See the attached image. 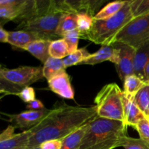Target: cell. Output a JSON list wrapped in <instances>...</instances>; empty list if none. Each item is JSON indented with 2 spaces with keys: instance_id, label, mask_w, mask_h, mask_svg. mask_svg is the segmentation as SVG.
Segmentation results:
<instances>
[{
  "instance_id": "9a60e30c",
  "label": "cell",
  "mask_w": 149,
  "mask_h": 149,
  "mask_svg": "<svg viewBox=\"0 0 149 149\" xmlns=\"http://www.w3.org/2000/svg\"><path fill=\"white\" fill-rule=\"evenodd\" d=\"M116 54V49L113 45H103L97 52L91 54L88 58L81 62L80 65H96L104 61L111 62Z\"/></svg>"
},
{
  "instance_id": "f1b7e54d",
  "label": "cell",
  "mask_w": 149,
  "mask_h": 149,
  "mask_svg": "<svg viewBox=\"0 0 149 149\" xmlns=\"http://www.w3.org/2000/svg\"><path fill=\"white\" fill-rule=\"evenodd\" d=\"M63 39L65 40L68 47V55L74 53L77 50H78L79 39H80V33L78 30H74L70 31L64 35Z\"/></svg>"
},
{
  "instance_id": "ab89813d",
  "label": "cell",
  "mask_w": 149,
  "mask_h": 149,
  "mask_svg": "<svg viewBox=\"0 0 149 149\" xmlns=\"http://www.w3.org/2000/svg\"><path fill=\"white\" fill-rule=\"evenodd\" d=\"M148 119H149V118H148Z\"/></svg>"
},
{
  "instance_id": "ac0fdd59",
  "label": "cell",
  "mask_w": 149,
  "mask_h": 149,
  "mask_svg": "<svg viewBox=\"0 0 149 149\" xmlns=\"http://www.w3.org/2000/svg\"><path fill=\"white\" fill-rule=\"evenodd\" d=\"M149 63V42L138 49L134 59V73L145 81V68Z\"/></svg>"
},
{
  "instance_id": "4dcf8cb0",
  "label": "cell",
  "mask_w": 149,
  "mask_h": 149,
  "mask_svg": "<svg viewBox=\"0 0 149 149\" xmlns=\"http://www.w3.org/2000/svg\"><path fill=\"white\" fill-rule=\"evenodd\" d=\"M138 131L141 139L145 141L149 145V119L145 118L141 122H138V125L134 128Z\"/></svg>"
},
{
  "instance_id": "d6a6232c",
  "label": "cell",
  "mask_w": 149,
  "mask_h": 149,
  "mask_svg": "<svg viewBox=\"0 0 149 149\" xmlns=\"http://www.w3.org/2000/svg\"><path fill=\"white\" fill-rule=\"evenodd\" d=\"M62 140H51L44 142L40 145L41 149H61Z\"/></svg>"
},
{
  "instance_id": "484cf974",
  "label": "cell",
  "mask_w": 149,
  "mask_h": 149,
  "mask_svg": "<svg viewBox=\"0 0 149 149\" xmlns=\"http://www.w3.org/2000/svg\"><path fill=\"white\" fill-rule=\"evenodd\" d=\"M90 55H91V53L88 52L86 47L79 49L74 53L70 54L64 59H63L64 67L66 68L68 67L72 66V65H80L81 62L85 61Z\"/></svg>"
},
{
  "instance_id": "74e56055",
  "label": "cell",
  "mask_w": 149,
  "mask_h": 149,
  "mask_svg": "<svg viewBox=\"0 0 149 149\" xmlns=\"http://www.w3.org/2000/svg\"><path fill=\"white\" fill-rule=\"evenodd\" d=\"M30 149H41V148H40V146H39V147H36V148H30Z\"/></svg>"
},
{
  "instance_id": "d6986e66",
  "label": "cell",
  "mask_w": 149,
  "mask_h": 149,
  "mask_svg": "<svg viewBox=\"0 0 149 149\" xmlns=\"http://www.w3.org/2000/svg\"><path fill=\"white\" fill-rule=\"evenodd\" d=\"M87 124L83 125L62 139V146L61 149H80L81 141L87 130Z\"/></svg>"
},
{
  "instance_id": "ba28073f",
  "label": "cell",
  "mask_w": 149,
  "mask_h": 149,
  "mask_svg": "<svg viewBox=\"0 0 149 149\" xmlns=\"http://www.w3.org/2000/svg\"><path fill=\"white\" fill-rule=\"evenodd\" d=\"M113 46L118 50V63L116 65L117 74L121 80L124 81L127 76L134 74V59L135 50L134 48L126 44L116 42Z\"/></svg>"
},
{
  "instance_id": "d4e9b609",
  "label": "cell",
  "mask_w": 149,
  "mask_h": 149,
  "mask_svg": "<svg viewBox=\"0 0 149 149\" xmlns=\"http://www.w3.org/2000/svg\"><path fill=\"white\" fill-rule=\"evenodd\" d=\"M49 56L56 59L63 60L68 55V47L63 38L51 42L49 48Z\"/></svg>"
},
{
  "instance_id": "6da1fadb",
  "label": "cell",
  "mask_w": 149,
  "mask_h": 149,
  "mask_svg": "<svg viewBox=\"0 0 149 149\" xmlns=\"http://www.w3.org/2000/svg\"><path fill=\"white\" fill-rule=\"evenodd\" d=\"M97 116L95 106H72L58 102L38 125L29 130L31 135L28 149L51 140L63 139Z\"/></svg>"
},
{
  "instance_id": "4316f807",
  "label": "cell",
  "mask_w": 149,
  "mask_h": 149,
  "mask_svg": "<svg viewBox=\"0 0 149 149\" xmlns=\"http://www.w3.org/2000/svg\"><path fill=\"white\" fill-rule=\"evenodd\" d=\"M133 17L149 15V0H129Z\"/></svg>"
},
{
  "instance_id": "cb8c5ba5",
  "label": "cell",
  "mask_w": 149,
  "mask_h": 149,
  "mask_svg": "<svg viewBox=\"0 0 149 149\" xmlns=\"http://www.w3.org/2000/svg\"><path fill=\"white\" fill-rule=\"evenodd\" d=\"M134 103L143 113L146 117L149 116V84H146L138 91L133 98Z\"/></svg>"
},
{
  "instance_id": "277c9868",
  "label": "cell",
  "mask_w": 149,
  "mask_h": 149,
  "mask_svg": "<svg viewBox=\"0 0 149 149\" xmlns=\"http://www.w3.org/2000/svg\"><path fill=\"white\" fill-rule=\"evenodd\" d=\"M129 0L123 8L114 16L106 20H95L90 31L80 35V39H87L96 45H111L116 35L133 19Z\"/></svg>"
},
{
  "instance_id": "4fadbf2b",
  "label": "cell",
  "mask_w": 149,
  "mask_h": 149,
  "mask_svg": "<svg viewBox=\"0 0 149 149\" xmlns=\"http://www.w3.org/2000/svg\"><path fill=\"white\" fill-rule=\"evenodd\" d=\"M123 106H124V116H125V124L127 127H132L135 128L146 116L139 108L134 103L133 100L125 95L123 92Z\"/></svg>"
},
{
  "instance_id": "7402d4cb",
  "label": "cell",
  "mask_w": 149,
  "mask_h": 149,
  "mask_svg": "<svg viewBox=\"0 0 149 149\" xmlns=\"http://www.w3.org/2000/svg\"><path fill=\"white\" fill-rule=\"evenodd\" d=\"M65 71L63 60L49 57L43 66V76L47 81L58 75L60 73Z\"/></svg>"
},
{
  "instance_id": "7a4b0ae2",
  "label": "cell",
  "mask_w": 149,
  "mask_h": 149,
  "mask_svg": "<svg viewBox=\"0 0 149 149\" xmlns=\"http://www.w3.org/2000/svg\"><path fill=\"white\" fill-rule=\"evenodd\" d=\"M127 127L123 122L97 116L87 124L80 149H114L122 147Z\"/></svg>"
},
{
  "instance_id": "5b68a950",
  "label": "cell",
  "mask_w": 149,
  "mask_h": 149,
  "mask_svg": "<svg viewBox=\"0 0 149 149\" xmlns=\"http://www.w3.org/2000/svg\"><path fill=\"white\" fill-rule=\"evenodd\" d=\"M43 77L42 66L24 65L15 68L1 67L0 69L1 93L16 95L22 90L30 87Z\"/></svg>"
},
{
  "instance_id": "836d02e7",
  "label": "cell",
  "mask_w": 149,
  "mask_h": 149,
  "mask_svg": "<svg viewBox=\"0 0 149 149\" xmlns=\"http://www.w3.org/2000/svg\"><path fill=\"white\" fill-rule=\"evenodd\" d=\"M26 109L32 111H39L45 109V107L42 101H40L39 100H37V99H35L33 101L27 103V105H26Z\"/></svg>"
},
{
  "instance_id": "8fae6325",
  "label": "cell",
  "mask_w": 149,
  "mask_h": 149,
  "mask_svg": "<svg viewBox=\"0 0 149 149\" xmlns=\"http://www.w3.org/2000/svg\"><path fill=\"white\" fill-rule=\"evenodd\" d=\"M47 82L51 91L62 98L68 100L74 98V90L71 85L69 76L65 71L52 77Z\"/></svg>"
},
{
  "instance_id": "3957f363",
  "label": "cell",
  "mask_w": 149,
  "mask_h": 149,
  "mask_svg": "<svg viewBox=\"0 0 149 149\" xmlns=\"http://www.w3.org/2000/svg\"><path fill=\"white\" fill-rule=\"evenodd\" d=\"M63 14L56 1H40L39 13L18 24L17 29L31 32L39 39L55 40L58 39L56 31Z\"/></svg>"
},
{
  "instance_id": "ffe728a7",
  "label": "cell",
  "mask_w": 149,
  "mask_h": 149,
  "mask_svg": "<svg viewBox=\"0 0 149 149\" xmlns=\"http://www.w3.org/2000/svg\"><path fill=\"white\" fill-rule=\"evenodd\" d=\"M124 93L130 99L133 100L135 95L146 83L140 77L134 74L127 76L124 79Z\"/></svg>"
},
{
  "instance_id": "e0dca14e",
  "label": "cell",
  "mask_w": 149,
  "mask_h": 149,
  "mask_svg": "<svg viewBox=\"0 0 149 149\" xmlns=\"http://www.w3.org/2000/svg\"><path fill=\"white\" fill-rule=\"evenodd\" d=\"M38 39L34 34L26 31L17 30L9 31L7 43L17 48L25 49L28 45Z\"/></svg>"
},
{
  "instance_id": "603a6c76",
  "label": "cell",
  "mask_w": 149,
  "mask_h": 149,
  "mask_svg": "<svg viewBox=\"0 0 149 149\" xmlns=\"http://www.w3.org/2000/svg\"><path fill=\"white\" fill-rule=\"evenodd\" d=\"M127 1H113L105 5L94 16L95 20H106L117 14L124 7Z\"/></svg>"
},
{
  "instance_id": "f35d334b",
  "label": "cell",
  "mask_w": 149,
  "mask_h": 149,
  "mask_svg": "<svg viewBox=\"0 0 149 149\" xmlns=\"http://www.w3.org/2000/svg\"><path fill=\"white\" fill-rule=\"evenodd\" d=\"M148 118H149V116H148Z\"/></svg>"
},
{
  "instance_id": "7c38bea8",
  "label": "cell",
  "mask_w": 149,
  "mask_h": 149,
  "mask_svg": "<svg viewBox=\"0 0 149 149\" xmlns=\"http://www.w3.org/2000/svg\"><path fill=\"white\" fill-rule=\"evenodd\" d=\"M26 0H1L0 17L1 26L8 21H15L23 11Z\"/></svg>"
},
{
  "instance_id": "9c48e42d",
  "label": "cell",
  "mask_w": 149,
  "mask_h": 149,
  "mask_svg": "<svg viewBox=\"0 0 149 149\" xmlns=\"http://www.w3.org/2000/svg\"><path fill=\"white\" fill-rule=\"evenodd\" d=\"M50 111V109H44L42 110H28L16 114H6L8 116V122L15 128L26 130H30L39 123Z\"/></svg>"
},
{
  "instance_id": "e575fe53",
  "label": "cell",
  "mask_w": 149,
  "mask_h": 149,
  "mask_svg": "<svg viewBox=\"0 0 149 149\" xmlns=\"http://www.w3.org/2000/svg\"><path fill=\"white\" fill-rule=\"evenodd\" d=\"M15 127L12 125H9L4 130L1 132L0 134V141H4V140L7 139L15 135Z\"/></svg>"
},
{
  "instance_id": "30bf717a",
  "label": "cell",
  "mask_w": 149,
  "mask_h": 149,
  "mask_svg": "<svg viewBox=\"0 0 149 149\" xmlns=\"http://www.w3.org/2000/svg\"><path fill=\"white\" fill-rule=\"evenodd\" d=\"M58 9L62 13H87L94 17L95 11L104 1L81 0V1H56Z\"/></svg>"
},
{
  "instance_id": "44dd1931",
  "label": "cell",
  "mask_w": 149,
  "mask_h": 149,
  "mask_svg": "<svg viewBox=\"0 0 149 149\" xmlns=\"http://www.w3.org/2000/svg\"><path fill=\"white\" fill-rule=\"evenodd\" d=\"M77 29V15L74 13H64L62 15L57 29V36L63 37L64 35Z\"/></svg>"
},
{
  "instance_id": "d590c367",
  "label": "cell",
  "mask_w": 149,
  "mask_h": 149,
  "mask_svg": "<svg viewBox=\"0 0 149 149\" xmlns=\"http://www.w3.org/2000/svg\"><path fill=\"white\" fill-rule=\"evenodd\" d=\"M9 36V31L4 29L3 26L0 28V42L2 43H7Z\"/></svg>"
},
{
  "instance_id": "f546056e",
  "label": "cell",
  "mask_w": 149,
  "mask_h": 149,
  "mask_svg": "<svg viewBox=\"0 0 149 149\" xmlns=\"http://www.w3.org/2000/svg\"><path fill=\"white\" fill-rule=\"evenodd\" d=\"M125 149H149V145L141 138H133L127 136L122 145Z\"/></svg>"
},
{
  "instance_id": "8d00e7d4",
  "label": "cell",
  "mask_w": 149,
  "mask_h": 149,
  "mask_svg": "<svg viewBox=\"0 0 149 149\" xmlns=\"http://www.w3.org/2000/svg\"><path fill=\"white\" fill-rule=\"evenodd\" d=\"M144 74H145L146 83L149 84V63L147 64L146 66L145 71H144Z\"/></svg>"
},
{
  "instance_id": "52a82bcc",
  "label": "cell",
  "mask_w": 149,
  "mask_h": 149,
  "mask_svg": "<svg viewBox=\"0 0 149 149\" xmlns=\"http://www.w3.org/2000/svg\"><path fill=\"white\" fill-rule=\"evenodd\" d=\"M116 42L126 44L135 50L148 43L149 15L134 17L116 35L113 43Z\"/></svg>"
},
{
  "instance_id": "8992f818",
  "label": "cell",
  "mask_w": 149,
  "mask_h": 149,
  "mask_svg": "<svg viewBox=\"0 0 149 149\" xmlns=\"http://www.w3.org/2000/svg\"><path fill=\"white\" fill-rule=\"evenodd\" d=\"M95 104L97 116L125 123L123 91L116 83L103 86L95 98Z\"/></svg>"
},
{
  "instance_id": "5bb4252c",
  "label": "cell",
  "mask_w": 149,
  "mask_h": 149,
  "mask_svg": "<svg viewBox=\"0 0 149 149\" xmlns=\"http://www.w3.org/2000/svg\"><path fill=\"white\" fill-rule=\"evenodd\" d=\"M31 135L29 130L15 134L7 139L0 141V149H28Z\"/></svg>"
},
{
  "instance_id": "1f68e13d",
  "label": "cell",
  "mask_w": 149,
  "mask_h": 149,
  "mask_svg": "<svg viewBox=\"0 0 149 149\" xmlns=\"http://www.w3.org/2000/svg\"><path fill=\"white\" fill-rule=\"evenodd\" d=\"M23 102L29 103L36 99V94L33 87H27L22 90L20 93L16 94Z\"/></svg>"
},
{
  "instance_id": "83f0119b",
  "label": "cell",
  "mask_w": 149,
  "mask_h": 149,
  "mask_svg": "<svg viewBox=\"0 0 149 149\" xmlns=\"http://www.w3.org/2000/svg\"><path fill=\"white\" fill-rule=\"evenodd\" d=\"M77 15V30L80 35L90 31L94 21V17L87 13H79Z\"/></svg>"
},
{
  "instance_id": "2e32d148",
  "label": "cell",
  "mask_w": 149,
  "mask_h": 149,
  "mask_svg": "<svg viewBox=\"0 0 149 149\" xmlns=\"http://www.w3.org/2000/svg\"><path fill=\"white\" fill-rule=\"evenodd\" d=\"M51 42L52 41L50 40L37 39L29 44L25 50L28 51L33 56L40 61L42 63L45 64L48 58L50 57L49 53V48Z\"/></svg>"
}]
</instances>
